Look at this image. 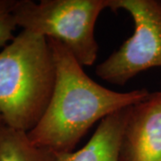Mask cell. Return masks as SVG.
<instances>
[{
    "mask_svg": "<svg viewBox=\"0 0 161 161\" xmlns=\"http://www.w3.org/2000/svg\"><path fill=\"white\" fill-rule=\"evenodd\" d=\"M47 40L55 58L57 77L44 115L28 132L36 145L56 154L71 152L96 122L150 95L146 89L117 92L98 84L86 75L62 42Z\"/></svg>",
    "mask_w": 161,
    "mask_h": 161,
    "instance_id": "1",
    "label": "cell"
},
{
    "mask_svg": "<svg viewBox=\"0 0 161 161\" xmlns=\"http://www.w3.org/2000/svg\"><path fill=\"white\" fill-rule=\"evenodd\" d=\"M57 68L48 40L23 30L0 52V115L6 125L29 132L44 115Z\"/></svg>",
    "mask_w": 161,
    "mask_h": 161,
    "instance_id": "2",
    "label": "cell"
},
{
    "mask_svg": "<svg viewBox=\"0 0 161 161\" xmlns=\"http://www.w3.org/2000/svg\"><path fill=\"white\" fill-rule=\"evenodd\" d=\"M109 0H18L14 12L17 26L62 42L83 65L98 57L95 25Z\"/></svg>",
    "mask_w": 161,
    "mask_h": 161,
    "instance_id": "3",
    "label": "cell"
},
{
    "mask_svg": "<svg viewBox=\"0 0 161 161\" xmlns=\"http://www.w3.org/2000/svg\"><path fill=\"white\" fill-rule=\"evenodd\" d=\"M108 8L129 13L134 31L95 72L102 80L122 86L143 71L161 67V1L109 0Z\"/></svg>",
    "mask_w": 161,
    "mask_h": 161,
    "instance_id": "4",
    "label": "cell"
},
{
    "mask_svg": "<svg viewBox=\"0 0 161 161\" xmlns=\"http://www.w3.org/2000/svg\"><path fill=\"white\" fill-rule=\"evenodd\" d=\"M121 161H161V92L131 107L121 144Z\"/></svg>",
    "mask_w": 161,
    "mask_h": 161,
    "instance_id": "5",
    "label": "cell"
},
{
    "mask_svg": "<svg viewBox=\"0 0 161 161\" xmlns=\"http://www.w3.org/2000/svg\"><path fill=\"white\" fill-rule=\"evenodd\" d=\"M131 107L105 117L85 146L56 154L57 161H121L122 138Z\"/></svg>",
    "mask_w": 161,
    "mask_h": 161,
    "instance_id": "6",
    "label": "cell"
},
{
    "mask_svg": "<svg viewBox=\"0 0 161 161\" xmlns=\"http://www.w3.org/2000/svg\"><path fill=\"white\" fill-rule=\"evenodd\" d=\"M0 161H57L52 150L33 143L28 132L0 125Z\"/></svg>",
    "mask_w": 161,
    "mask_h": 161,
    "instance_id": "7",
    "label": "cell"
},
{
    "mask_svg": "<svg viewBox=\"0 0 161 161\" xmlns=\"http://www.w3.org/2000/svg\"><path fill=\"white\" fill-rule=\"evenodd\" d=\"M18 0H0V47H5L14 39L17 23L14 12Z\"/></svg>",
    "mask_w": 161,
    "mask_h": 161,
    "instance_id": "8",
    "label": "cell"
},
{
    "mask_svg": "<svg viewBox=\"0 0 161 161\" xmlns=\"http://www.w3.org/2000/svg\"><path fill=\"white\" fill-rule=\"evenodd\" d=\"M2 124H5V122H4V119H3L2 115H0V125H2Z\"/></svg>",
    "mask_w": 161,
    "mask_h": 161,
    "instance_id": "9",
    "label": "cell"
},
{
    "mask_svg": "<svg viewBox=\"0 0 161 161\" xmlns=\"http://www.w3.org/2000/svg\"><path fill=\"white\" fill-rule=\"evenodd\" d=\"M160 92H161V82H160Z\"/></svg>",
    "mask_w": 161,
    "mask_h": 161,
    "instance_id": "10",
    "label": "cell"
}]
</instances>
